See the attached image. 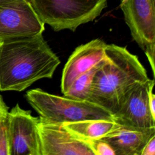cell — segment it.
Masks as SVG:
<instances>
[{"label": "cell", "mask_w": 155, "mask_h": 155, "mask_svg": "<svg viewBox=\"0 0 155 155\" xmlns=\"http://www.w3.org/2000/svg\"><path fill=\"white\" fill-rule=\"evenodd\" d=\"M40 117L17 104L7 117L9 155H42Z\"/></svg>", "instance_id": "cell-5"}, {"label": "cell", "mask_w": 155, "mask_h": 155, "mask_svg": "<svg viewBox=\"0 0 155 155\" xmlns=\"http://www.w3.org/2000/svg\"><path fill=\"white\" fill-rule=\"evenodd\" d=\"M152 88L149 93V106L152 116L155 119V95L153 92Z\"/></svg>", "instance_id": "cell-19"}, {"label": "cell", "mask_w": 155, "mask_h": 155, "mask_svg": "<svg viewBox=\"0 0 155 155\" xmlns=\"http://www.w3.org/2000/svg\"><path fill=\"white\" fill-rule=\"evenodd\" d=\"M40 20L59 31H75L93 21L107 5L108 0H29Z\"/></svg>", "instance_id": "cell-4"}, {"label": "cell", "mask_w": 155, "mask_h": 155, "mask_svg": "<svg viewBox=\"0 0 155 155\" xmlns=\"http://www.w3.org/2000/svg\"><path fill=\"white\" fill-rule=\"evenodd\" d=\"M42 33L0 42V90L22 91L60 64Z\"/></svg>", "instance_id": "cell-1"}, {"label": "cell", "mask_w": 155, "mask_h": 155, "mask_svg": "<svg viewBox=\"0 0 155 155\" xmlns=\"http://www.w3.org/2000/svg\"><path fill=\"white\" fill-rule=\"evenodd\" d=\"M155 0H121L124 13L133 39L144 50L155 44Z\"/></svg>", "instance_id": "cell-8"}, {"label": "cell", "mask_w": 155, "mask_h": 155, "mask_svg": "<svg viewBox=\"0 0 155 155\" xmlns=\"http://www.w3.org/2000/svg\"><path fill=\"white\" fill-rule=\"evenodd\" d=\"M120 1H121V0H120Z\"/></svg>", "instance_id": "cell-21"}, {"label": "cell", "mask_w": 155, "mask_h": 155, "mask_svg": "<svg viewBox=\"0 0 155 155\" xmlns=\"http://www.w3.org/2000/svg\"><path fill=\"white\" fill-rule=\"evenodd\" d=\"M39 133L42 155H94L88 142L62 123L50 122L40 117Z\"/></svg>", "instance_id": "cell-7"}, {"label": "cell", "mask_w": 155, "mask_h": 155, "mask_svg": "<svg viewBox=\"0 0 155 155\" xmlns=\"http://www.w3.org/2000/svg\"><path fill=\"white\" fill-rule=\"evenodd\" d=\"M25 97L39 117L48 122L63 124L88 119L114 120L109 111L88 101L57 96L39 88L28 90Z\"/></svg>", "instance_id": "cell-3"}, {"label": "cell", "mask_w": 155, "mask_h": 155, "mask_svg": "<svg viewBox=\"0 0 155 155\" xmlns=\"http://www.w3.org/2000/svg\"><path fill=\"white\" fill-rule=\"evenodd\" d=\"M8 113V107L5 104L1 95L0 94V121L7 118Z\"/></svg>", "instance_id": "cell-18"}, {"label": "cell", "mask_w": 155, "mask_h": 155, "mask_svg": "<svg viewBox=\"0 0 155 155\" xmlns=\"http://www.w3.org/2000/svg\"><path fill=\"white\" fill-rule=\"evenodd\" d=\"M145 55L150 64L153 76H154V58H155V44L147 47L144 50Z\"/></svg>", "instance_id": "cell-16"}, {"label": "cell", "mask_w": 155, "mask_h": 155, "mask_svg": "<svg viewBox=\"0 0 155 155\" xmlns=\"http://www.w3.org/2000/svg\"><path fill=\"white\" fill-rule=\"evenodd\" d=\"M0 155H9L7 118L0 121Z\"/></svg>", "instance_id": "cell-15"}, {"label": "cell", "mask_w": 155, "mask_h": 155, "mask_svg": "<svg viewBox=\"0 0 155 155\" xmlns=\"http://www.w3.org/2000/svg\"><path fill=\"white\" fill-rule=\"evenodd\" d=\"M12 1V0H0V4L5 3V2H8V1Z\"/></svg>", "instance_id": "cell-20"}, {"label": "cell", "mask_w": 155, "mask_h": 155, "mask_svg": "<svg viewBox=\"0 0 155 155\" xmlns=\"http://www.w3.org/2000/svg\"><path fill=\"white\" fill-rule=\"evenodd\" d=\"M117 125L114 119H88L63 123L65 128L84 140L102 139Z\"/></svg>", "instance_id": "cell-12"}, {"label": "cell", "mask_w": 155, "mask_h": 155, "mask_svg": "<svg viewBox=\"0 0 155 155\" xmlns=\"http://www.w3.org/2000/svg\"><path fill=\"white\" fill-rule=\"evenodd\" d=\"M105 53L94 76L88 101L114 115L129 91L149 78L137 56L125 47L107 44Z\"/></svg>", "instance_id": "cell-2"}, {"label": "cell", "mask_w": 155, "mask_h": 155, "mask_svg": "<svg viewBox=\"0 0 155 155\" xmlns=\"http://www.w3.org/2000/svg\"><path fill=\"white\" fill-rule=\"evenodd\" d=\"M44 25L29 0L0 4V42L41 34Z\"/></svg>", "instance_id": "cell-6"}, {"label": "cell", "mask_w": 155, "mask_h": 155, "mask_svg": "<svg viewBox=\"0 0 155 155\" xmlns=\"http://www.w3.org/2000/svg\"><path fill=\"white\" fill-rule=\"evenodd\" d=\"M85 140L88 143L94 155H115L111 146L102 139Z\"/></svg>", "instance_id": "cell-14"}, {"label": "cell", "mask_w": 155, "mask_h": 155, "mask_svg": "<svg viewBox=\"0 0 155 155\" xmlns=\"http://www.w3.org/2000/svg\"><path fill=\"white\" fill-rule=\"evenodd\" d=\"M155 135V128H141L119 124L102 138L113 148L115 155H141L147 141Z\"/></svg>", "instance_id": "cell-11"}, {"label": "cell", "mask_w": 155, "mask_h": 155, "mask_svg": "<svg viewBox=\"0 0 155 155\" xmlns=\"http://www.w3.org/2000/svg\"><path fill=\"white\" fill-rule=\"evenodd\" d=\"M154 86V80L148 79L131 90L113 115L115 121L137 128H155L149 106V93Z\"/></svg>", "instance_id": "cell-9"}, {"label": "cell", "mask_w": 155, "mask_h": 155, "mask_svg": "<svg viewBox=\"0 0 155 155\" xmlns=\"http://www.w3.org/2000/svg\"><path fill=\"white\" fill-rule=\"evenodd\" d=\"M107 44L102 39H95L76 48L62 70L61 89L63 94L76 79L105 58Z\"/></svg>", "instance_id": "cell-10"}, {"label": "cell", "mask_w": 155, "mask_h": 155, "mask_svg": "<svg viewBox=\"0 0 155 155\" xmlns=\"http://www.w3.org/2000/svg\"><path fill=\"white\" fill-rule=\"evenodd\" d=\"M103 60L76 79L64 95L76 100L88 101L94 76Z\"/></svg>", "instance_id": "cell-13"}, {"label": "cell", "mask_w": 155, "mask_h": 155, "mask_svg": "<svg viewBox=\"0 0 155 155\" xmlns=\"http://www.w3.org/2000/svg\"><path fill=\"white\" fill-rule=\"evenodd\" d=\"M155 154V135H153L145 143L143 147L141 155H154Z\"/></svg>", "instance_id": "cell-17"}]
</instances>
